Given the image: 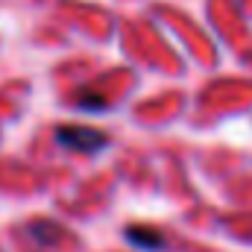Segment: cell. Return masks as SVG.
I'll use <instances>...</instances> for the list:
<instances>
[{"mask_svg": "<svg viewBox=\"0 0 252 252\" xmlns=\"http://www.w3.org/2000/svg\"><path fill=\"white\" fill-rule=\"evenodd\" d=\"M56 141L67 147V150H73V153H100V150H106L109 147V138H106V132H100V129H91V126H59L56 129Z\"/></svg>", "mask_w": 252, "mask_h": 252, "instance_id": "6da1fadb", "label": "cell"}, {"mask_svg": "<svg viewBox=\"0 0 252 252\" xmlns=\"http://www.w3.org/2000/svg\"><path fill=\"white\" fill-rule=\"evenodd\" d=\"M126 241H129L132 247L147 250V252H156V250H161V247H164L161 232L147 229V226H129V229H126Z\"/></svg>", "mask_w": 252, "mask_h": 252, "instance_id": "7a4b0ae2", "label": "cell"}, {"mask_svg": "<svg viewBox=\"0 0 252 252\" xmlns=\"http://www.w3.org/2000/svg\"><path fill=\"white\" fill-rule=\"evenodd\" d=\"M76 106H79L82 112H103L109 103H106V97H97V94H82V97L76 100Z\"/></svg>", "mask_w": 252, "mask_h": 252, "instance_id": "3957f363", "label": "cell"}]
</instances>
